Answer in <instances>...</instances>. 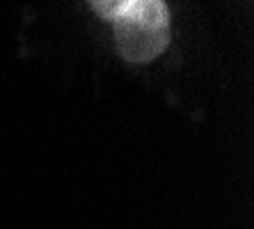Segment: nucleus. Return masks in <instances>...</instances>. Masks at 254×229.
Masks as SVG:
<instances>
[{"instance_id":"obj_1","label":"nucleus","mask_w":254,"mask_h":229,"mask_svg":"<svg viewBox=\"0 0 254 229\" xmlns=\"http://www.w3.org/2000/svg\"><path fill=\"white\" fill-rule=\"evenodd\" d=\"M92 9L113 23L119 53L133 65L156 60L170 44V9L160 0H96Z\"/></svg>"}]
</instances>
